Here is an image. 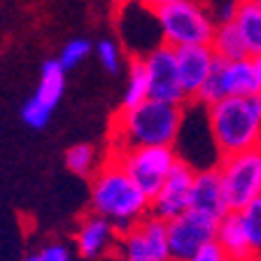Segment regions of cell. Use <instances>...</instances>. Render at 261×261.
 Returning a JSON list of instances; mask_svg holds the SVG:
<instances>
[{
  "label": "cell",
  "mask_w": 261,
  "mask_h": 261,
  "mask_svg": "<svg viewBox=\"0 0 261 261\" xmlns=\"http://www.w3.org/2000/svg\"><path fill=\"white\" fill-rule=\"evenodd\" d=\"M152 207V198L140 189L136 179L124 170L117 159L98 168L91 182V210L108 217L119 233L136 228L147 210Z\"/></svg>",
  "instance_id": "cell-1"
},
{
  "label": "cell",
  "mask_w": 261,
  "mask_h": 261,
  "mask_svg": "<svg viewBox=\"0 0 261 261\" xmlns=\"http://www.w3.org/2000/svg\"><path fill=\"white\" fill-rule=\"evenodd\" d=\"M207 124L222 156L261 147V96H231L207 105Z\"/></svg>",
  "instance_id": "cell-2"
},
{
  "label": "cell",
  "mask_w": 261,
  "mask_h": 261,
  "mask_svg": "<svg viewBox=\"0 0 261 261\" xmlns=\"http://www.w3.org/2000/svg\"><path fill=\"white\" fill-rule=\"evenodd\" d=\"M182 110L179 105L149 98L138 108L121 110L114 124L117 152L128 147L147 145H173L182 128Z\"/></svg>",
  "instance_id": "cell-3"
},
{
  "label": "cell",
  "mask_w": 261,
  "mask_h": 261,
  "mask_svg": "<svg viewBox=\"0 0 261 261\" xmlns=\"http://www.w3.org/2000/svg\"><path fill=\"white\" fill-rule=\"evenodd\" d=\"M156 19L163 44L175 49L189 44H210L217 28L215 12L203 0H175L173 5L156 12Z\"/></svg>",
  "instance_id": "cell-4"
},
{
  "label": "cell",
  "mask_w": 261,
  "mask_h": 261,
  "mask_svg": "<svg viewBox=\"0 0 261 261\" xmlns=\"http://www.w3.org/2000/svg\"><path fill=\"white\" fill-rule=\"evenodd\" d=\"M217 170L231 210H243L261 196V147L226 154L219 159Z\"/></svg>",
  "instance_id": "cell-5"
},
{
  "label": "cell",
  "mask_w": 261,
  "mask_h": 261,
  "mask_svg": "<svg viewBox=\"0 0 261 261\" xmlns=\"http://www.w3.org/2000/svg\"><path fill=\"white\" fill-rule=\"evenodd\" d=\"M114 159L124 166V170L136 179L140 189L149 198L159 194L166 177L179 161L173 145H147V147H128L114 154Z\"/></svg>",
  "instance_id": "cell-6"
},
{
  "label": "cell",
  "mask_w": 261,
  "mask_h": 261,
  "mask_svg": "<svg viewBox=\"0 0 261 261\" xmlns=\"http://www.w3.org/2000/svg\"><path fill=\"white\" fill-rule=\"evenodd\" d=\"M231 96H259V84H256L252 59H240V61L217 59L205 87L201 89L196 100L205 105H215Z\"/></svg>",
  "instance_id": "cell-7"
},
{
  "label": "cell",
  "mask_w": 261,
  "mask_h": 261,
  "mask_svg": "<svg viewBox=\"0 0 261 261\" xmlns=\"http://www.w3.org/2000/svg\"><path fill=\"white\" fill-rule=\"evenodd\" d=\"M219 219L194 207L168 222L170 238V261H189L196 252L217 238Z\"/></svg>",
  "instance_id": "cell-8"
},
{
  "label": "cell",
  "mask_w": 261,
  "mask_h": 261,
  "mask_svg": "<svg viewBox=\"0 0 261 261\" xmlns=\"http://www.w3.org/2000/svg\"><path fill=\"white\" fill-rule=\"evenodd\" d=\"M145 65L149 72V87H152V98L166 100L173 105H182L187 100V91L179 77V65L175 47L159 44L154 51L145 56Z\"/></svg>",
  "instance_id": "cell-9"
},
{
  "label": "cell",
  "mask_w": 261,
  "mask_h": 261,
  "mask_svg": "<svg viewBox=\"0 0 261 261\" xmlns=\"http://www.w3.org/2000/svg\"><path fill=\"white\" fill-rule=\"evenodd\" d=\"M194 179H196V170L191 168V163L179 159V161L175 163V168L170 170V175L166 177L163 187L159 189V194L152 198L149 212L161 219H166V222L179 217V215H185L191 207Z\"/></svg>",
  "instance_id": "cell-10"
},
{
  "label": "cell",
  "mask_w": 261,
  "mask_h": 261,
  "mask_svg": "<svg viewBox=\"0 0 261 261\" xmlns=\"http://www.w3.org/2000/svg\"><path fill=\"white\" fill-rule=\"evenodd\" d=\"M119 228L114 226L108 217L98 215V212H91L89 217L82 219L80 228H77L75 236V245L77 252H80L82 259H100L108 252L117 250L119 245Z\"/></svg>",
  "instance_id": "cell-11"
},
{
  "label": "cell",
  "mask_w": 261,
  "mask_h": 261,
  "mask_svg": "<svg viewBox=\"0 0 261 261\" xmlns=\"http://www.w3.org/2000/svg\"><path fill=\"white\" fill-rule=\"evenodd\" d=\"M177 65H179V77L185 84L187 100H196L201 89L205 87L207 77H210L212 68L217 63V56L212 51L210 44H189V47H177Z\"/></svg>",
  "instance_id": "cell-12"
},
{
  "label": "cell",
  "mask_w": 261,
  "mask_h": 261,
  "mask_svg": "<svg viewBox=\"0 0 261 261\" xmlns=\"http://www.w3.org/2000/svg\"><path fill=\"white\" fill-rule=\"evenodd\" d=\"M191 207L198 212H205L215 219H222L224 215L231 212L217 166L215 168H203L196 173L194 189H191Z\"/></svg>",
  "instance_id": "cell-13"
},
{
  "label": "cell",
  "mask_w": 261,
  "mask_h": 261,
  "mask_svg": "<svg viewBox=\"0 0 261 261\" xmlns=\"http://www.w3.org/2000/svg\"><path fill=\"white\" fill-rule=\"evenodd\" d=\"M215 240L222 245L224 250H226V254L233 261H245V259H250V256H254L250 238H247V231H245L243 217H240L238 210H231L228 215H224L219 219L217 238Z\"/></svg>",
  "instance_id": "cell-14"
},
{
  "label": "cell",
  "mask_w": 261,
  "mask_h": 261,
  "mask_svg": "<svg viewBox=\"0 0 261 261\" xmlns=\"http://www.w3.org/2000/svg\"><path fill=\"white\" fill-rule=\"evenodd\" d=\"M210 47L215 51V56L222 61H240V59H252L247 51L243 35H240L236 21H226V23H217L215 35L210 40Z\"/></svg>",
  "instance_id": "cell-15"
},
{
  "label": "cell",
  "mask_w": 261,
  "mask_h": 261,
  "mask_svg": "<svg viewBox=\"0 0 261 261\" xmlns=\"http://www.w3.org/2000/svg\"><path fill=\"white\" fill-rule=\"evenodd\" d=\"M63 89H65V68L61 65V61H47L42 65V77H40L38 91H35L33 98L47 110H54L59 105L61 96H63Z\"/></svg>",
  "instance_id": "cell-16"
},
{
  "label": "cell",
  "mask_w": 261,
  "mask_h": 261,
  "mask_svg": "<svg viewBox=\"0 0 261 261\" xmlns=\"http://www.w3.org/2000/svg\"><path fill=\"white\" fill-rule=\"evenodd\" d=\"M236 26L243 35L250 56H261V7L250 3V0H240L238 14H236Z\"/></svg>",
  "instance_id": "cell-17"
},
{
  "label": "cell",
  "mask_w": 261,
  "mask_h": 261,
  "mask_svg": "<svg viewBox=\"0 0 261 261\" xmlns=\"http://www.w3.org/2000/svg\"><path fill=\"white\" fill-rule=\"evenodd\" d=\"M138 231L142 233L145 243L149 245L156 261H170V238H168V222L156 215H147L138 222Z\"/></svg>",
  "instance_id": "cell-18"
},
{
  "label": "cell",
  "mask_w": 261,
  "mask_h": 261,
  "mask_svg": "<svg viewBox=\"0 0 261 261\" xmlns=\"http://www.w3.org/2000/svg\"><path fill=\"white\" fill-rule=\"evenodd\" d=\"M149 98H152V87H149V72H147L145 59H133L128 68V84L124 91L121 110L138 108Z\"/></svg>",
  "instance_id": "cell-19"
},
{
  "label": "cell",
  "mask_w": 261,
  "mask_h": 261,
  "mask_svg": "<svg viewBox=\"0 0 261 261\" xmlns=\"http://www.w3.org/2000/svg\"><path fill=\"white\" fill-rule=\"evenodd\" d=\"M117 252H119L121 261H156V256L152 254L149 245L145 243V238H142V233L138 231V226L119 236Z\"/></svg>",
  "instance_id": "cell-20"
},
{
  "label": "cell",
  "mask_w": 261,
  "mask_h": 261,
  "mask_svg": "<svg viewBox=\"0 0 261 261\" xmlns=\"http://www.w3.org/2000/svg\"><path fill=\"white\" fill-rule=\"evenodd\" d=\"M98 154L91 145H72L68 152H65V168L75 175L82 177H89V175L98 173Z\"/></svg>",
  "instance_id": "cell-21"
},
{
  "label": "cell",
  "mask_w": 261,
  "mask_h": 261,
  "mask_svg": "<svg viewBox=\"0 0 261 261\" xmlns=\"http://www.w3.org/2000/svg\"><path fill=\"white\" fill-rule=\"evenodd\" d=\"M238 212H240V217H243L245 231H247V238H250V245H252V252H254L256 256H261V196Z\"/></svg>",
  "instance_id": "cell-22"
},
{
  "label": "cell",
  "mask_w": 261,
  "mask_h": 261,
  "mask_svg": "<svg viewBox=\"0 0 261 261\" xmlns=\"http://www.w3.org/2000/svg\"><path fill=\"white\" fill-rule=\"evenodd\" d=\"M89 51H91V44H89V40L77 38V40H72V42H68L63 47L59 61H61V65H63L65 70H68V68H75L77 63H82V61L87 59Z\"/></svg>",
  "instance_id": "cell-23"
},
{
  "label": "cell",
  "mask_w": 261,
  "mask_h": 261,
  "mask_svg": "<svg viewBox=\"0 0 261 261\" xmlns=\"http://www.w3.org/2000/svg\"><path fill=\"white\" fill-rule=\"evenodd\" d=\"M96 54L100 59V63L105 65V70L110 72H119L121 68V51L119 47L112 42V40H100L96 47Z\"/></svg>",
  "instance_id": "cell-24"
},
{
  "label": "cell",
  "mask_w": 261,
  "mask_h": 261,
  "mask_svg": "<svg viewBox=\"0 0 261 261\" xmlns=\"http://www.w3.org/2000/svg\"><path fill=\"white\" fill-rule=\"evenodd\" d=\"M21 117L28 126H33V128H42V126H47L49 117H51V110H47L44 105H40L35 98H31V100L23 105Z\"/></svg>",
  "instance_id": "cell-25"
},
{
  "label": "cell",
  "mask_w": 261,
  "mask_h": 261,
  "mask_svg": "<svg viewBox=\"0 0 261 261\" xmlns=\"http://www.w3.org/2000/svg\"><path fill=\"white\" fill-rule=\"evenodd\" d=\"M189 261H233V259L226 254V250H224L217 240H212V243H207L205 247H201V250L196 252Z\"/></svg>",
  "instance_id": "cell-26"
},
{
  "label": "cell",
  "mask_w": 261,
  "mask_h": 261,
  "mask_svg": "<svg viewBox=\"0 0 261 261\" xmlns=\"http://www.w3.org/2000/svg\"><path fill=\"white\" fill-rule=\"evenodd\" d=\"M42 261H72L70 250L65 245H47L44 250H40Z\"/></svg>",
  "instance_id": "cell-27"
},
{
  "label": "cell",
  "mask_w": 261,
  "mask_h": 261,
  "mask_svg": "<svg viewBox=\"0 0 261 261\" xmlns=\"http://www.w3.org/2000/svg\"><path fill=\"white\" fill-rule=\"evenodd\" d=\"M238 7H240V0H228L226 5H219L217 10H215V19H217V23L233 21L236 14H238Z\"/></svg>",
  "instance_id": "cell-28"
},
{
  "label": "cell",
  "mask_w": 261,
  "mask_h": 261,
  "mask_svg": "<svg viewBox=\"0 0 261 261\" xmlns=\"http://www.w3.org/2000/svg\"><path fill=\"white\" fill-rule=\"evenodd\" d=\"M175 0H142V5H147L152 12H159V10H163V7H168V5H173Z\"/></svg>",
  "instance_id": "cell-29"
},
{
  "label": "cell",
  "mask_w": 261,
  "mask_h": 261,
  "mask_svg": "<svg viewBox=\"0 0 261 261\" xmlns=\"http://www.w3.org/2000/svg\"><path fill=\"white\" fill-rule=\"evenodd\" d=\"M254 63V75H256V84H259V96H261V56H254L252 59Z\"/></svg>",
  "instance_id": "cell-30"
},
{
  "label": "cell",
  "mask_w": 261,
  "mask_h": 261,
  "mask_svg": "<svg viewBox=\"0 0 261 261\" xmlns=\"http://www.w3.org/2000/svg\"><path fill=\"white\" fill-rule=\"evenodd\" d=\"M119 7H128V5H136V3H142V0H114Z\"/></svg>",
  "instance_id": "cell-31"
},
{
  "label": "cell",
  "mask_w": 261,
  "mask_h": 261,
  "mask_svg": "<svg viewBox=\"0 0 261 261\" xmlns=\"http://www.w3.org/2000/svg\"><path fill=\"white\" fill-rule=\"evenodd\" d=\"M23 261H42V256H40V252L38 254H31V256H26V259Z\"/></svg>",
  "instance_id": "cell-32"
},
{
  "label": "cell",
  "mask_w": 261,
  "mask_h": 261,
  "mask_svg": "<svg viewBox=\"0 0 261 261\" xmlns=\"http://www.w3.org/2000/svg\"><path fill=\"white\" fill-rule=\"evenodd\" d=\"M245 261H261V256H256V254H254V256H250V259H245Z\"/></svg>",
  "instance_id": "cell-33"
},
{
  "label": "cell",
  "mask_w": 261,
  "mask_h": 261,
  "mask_svg": "<svg viewBox=\"0 0 261 261\" xmlns=\"http://www.w3.org/2000/svg\"><path fill=\"white\" fill-rule=\"evenodd\" d=\"M250 3H254V5H259V7H261V0H250Z\"/></svg>",
  "instance_id": "cell-34"
}]
</instances>
